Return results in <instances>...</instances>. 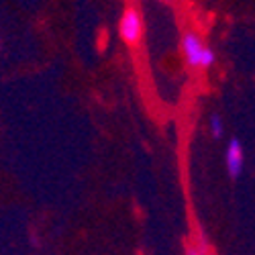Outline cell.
<instances>
[{
	"mask_svg": "<svg viewBox=\"0 0 255 255\" xmlns=\"http://www.w3.org/2000/svg\"><path fill=\"white\" fill-rule=\"evenodd\" d=\"M180 49L190 70H210L217 63V53L196 31H184L180 39Z\"/></svg>",
	"mask_w": 255,
	"mask_h": 255,
	"instance_id": "1",
	"label": "cell"
},
{
	"mask_svg": "<svg viewBox=\"0 0 255 255\" xmlns=\"http://www.w3.org/2000/svg\"><path fill=\"white\" fill-rule=\"evenodd\" d=\"M145 33V20L137 6H127L119 20V35L127 45H139Z\"/></svg>",
	"mask_w": 255,
	"mask_h": 255,
	"instance_id": "2",
	"label": "cell"
},
{
	"mask_svg": "<svg viewBox=\"0 0 255 255\" xmlns=\"http://www.w3.org/2000/svg\"><path fill=\"white\" fill-rule=\"evenodd\" d=\"M225 161H227V172L231 178H239L245 165V155H243V145L237 137H233L227 145V153H225Z\"/></svg>",
	"mask_w": 255,
	"mask_h": 255,
	"instance_id": "3",
	"label": "cell"
},
{
	"mask_svg": "<svg viewBox=\"0 0 255 255\" xmlns=\"http://www.w3.org/2000/svg\"><path fill=\"white\" fill-rule=\"evenodd\" d=\"M208 127H210V135L215 139H221L223 133H225V123L221 119V115H212L210 121H208Z\"/></svg>",
	"mask_w": 255,
	"mask_h": 255,
	"instance_id": "4",
	"label": "cell"
},
{
	"mask_svg": "<svg viewBox=\"0 0 255 255\" xmlns=\"http://www.w3.org/2000/svg\"><path fill=\"white\" fill-rule=\"evenodd\" d=\"M186 255H206V249H204V245H202V247L192 245V247L186 249Z\"/></svg>",
	"mask_w": 255,
	"mask_h": 255,
	"instance_id": "5",
	"label": "cell"
},
{
	"mask_svg": "<svg viewBox=\"0 0 255 255\" xmlns=\"http://www.w3.org/2000/svg\"><path fill=\"white\" fill-rule=\"evenodd\" d=\"M161 2H174V0H161Z\"/></svg>",
	"mask_w": 255,
	"mask_h": 255,
	"instance_id": "6",
	"label": "cell"
}]
</instances>
